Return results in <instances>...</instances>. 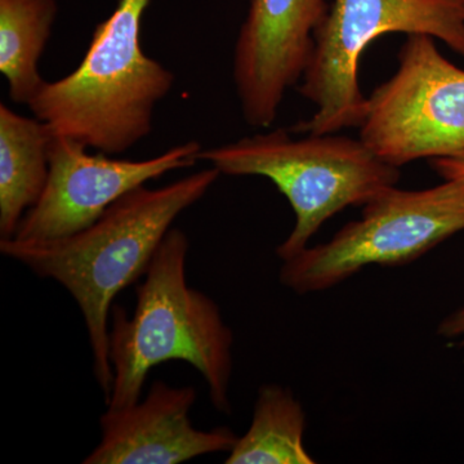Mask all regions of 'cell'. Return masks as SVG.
<instances>
[{
	"label": "cell",
	"instance_id": "14",
	"mask_svg": "<svg viewBox=\"0 0 464 464\" xmlns=\"http://www.w3.org/2000/svg\"><path fill=\"white\" fill-rule=\"evenodd\" d=\"M429 164L445 181L464 183V150L448 157L429 159Z\"/></svg>",
	"mask_w": 464,
	"mask_h": 464
},
{
	"label": "cell",
	"instance_id": "7",
	"mask_svg": "<svg viewBox=\"0 0 464 464\" xmlns=\"http://www.w3.org/2000/svg\"><path fill=\"white\" fill-rule=\"evenodd\" d=\"M399 67L368 97L360 139L402 167L464 150V70L440 53L433 36L408 35Z\"/></svg>",
	"mask_w": 464,
	"mask_h": 464
},
{
	"label": "cell",
	"instance_id": "4",
	"mask_svg": "<svg viewBox=\"0 0 464 464\" xmlns=\"http://www.w3.org/2000/svg\"><path fill=\"white\" fill-rule=\"evenodd\" d=\"M290 133L279 128L199 155L221 174L265 177L288 199L295 225L276 248L283 262L307 248L324 222L344 208L364 207L401 176L400 168L382 160L362 139L333 133L292 139Z\"/></svg>",
	"mask_w": 464,
	"mask_h": 464
},
{
	"label": "cell",
	"instance_id": "13",
	"mask_svg": "<svg viewBox=\"0 0 464 464\" xmlns=\"http://www.w3.org/2000/svg\"><path fill=\"white\" fill-rule=\"evenodd\" d=\"M306 415L286 387L265 384L258 391L252 424L237 439L226 464H314L304 444Z\"/></svg>",
	"mask_w": 464,
	"mask_h": 464
},
{
	"label": "cell",
	"instance_id": "12",
	"mask_svg": "<svg viewBox=\"0 0 464 464\" xmlns=\"http://www.w3.org/2000/svg\"><path fill=\"white\" fill-rule=\"evenodd\" d=\"M57 12L56 0H0V72L14 102L29 105L45 84L39 61Z\"/></svg>",
	"mask_w": 464,
	"mask_h": 464
},
{
	"label": "cell",
	"instance_id": "15",
	"mask_svg": "<svg viewBox=\"0 0 464 464\" xmlns=\"http://www.w3.org/2000/svg\"><path fill=\"white\" fill-rule=\"evenodd\" d=\"M439 334L445 338L462 337L464 344V307L442 320L439 325Z\"/></svg>",
	"mask_w": 464,
	"mask_h": 464
},
{
	"label": "cell",
	"instance_id": "6",
	"mask_svg": "<svg viewBox=\"0 0 464 464\" xmlns=\"http://www.w3.org/2000/svg\"><path fill=\"white\" fill-rule=\"evenodd\" d=\"M464 230V183L426 190L389 188L364 206L362 218L328 243L284 261L280 282L297 295L320 292L371 265L411 264Z\"/></svg>",
	"mask_w": 464,
	"mask_h": 464
},
{
	"label": "cell",
	"instance_id": "10",
	"mask_svg": "<svg viewBox=\"0 0 464 464\" xmlns=\"http://www.w3.org/2000/svg\"><path fill=\"white\" fill-rule=\"evenodd\" d=\"M195 401V387L155 381L136 404L108 408L101 415L100 444L83 463L179 464L206 454L230 453L239 438L227 427L203 431L192 426Z\"/></svg>",
	"mask_w": 464,
	"mask_h": 464
},
{
	"label": "cell",
	"instance_id": "3",
	"mask_svg": "<svg viewBox=\"0 0 464 464\" xmlns=\"http://www.w3.org/2000/svg\"><path fill=\"white\" fill-rule=\"evenodd\" d=\"M150 2L119 0L94 29L81 65L60 81L45 82L27 105L51 136L115 155L152 132L155 108L172 90L174 74L142 50Z\"/></svg>",
	"mask_w": 464,
	"mask_h": 464
},
{
	"label": "cell",
	"instance_id": "8",
	"mask_svg": "<svg viewBox=\"0 0 464 464\" xmlns=\"http://www.w3.org/2000/svg\"><path fill=\"white\" fill-rule=\"evenodd\" d=\"M201 150L199 142L188 141L155 158L125 160L108 158L101 151L88 154L83 143L51 136L47 185L14 237L54 240L84 230L128 192L172 170L194 167Z\"/></svg>",
	"mask_w": 464,
	"mask_h": 464
},
{
	"label": "cell",
	"instance_id": "5",
	"mask_svg": "<svg viewBox=\"0 0 464 464\" xmlns=\"http://www.w3.org/2000/svg\"><path fill=\"white\" fill-rule=\"evenodd\" d=\"M391 33L426 34L464 57L462 0H333L299 85L316 112L290 132L331 134L360 128L368 110L359 84L360 57L374 39Z\"/></svg>",
	"mask_w": 464,
	"mask_h": 464
},
{
	"label": "cell",
	"instance_id": "9",
	"mask_svg": "<svg viewBox=\"0 0 464 464\" xmlns=\"http://www.w3.org/2000/svg\"><path fill=\"white\" fill-rule=\"evenodd\" d=\"M325 0H250L234 51L235 87L244 121L267 128L301 81L328 14Z\"/></svg>",
	"mask_w": 464,
	"mask_h": 464
},
{
	"label": "cell",
	"instance_id": "1",
	"mask_svg": "<svg viewBox=\"0 0 464 464\" xmlns=\"http://www.w3.org/2000/svg\"><path fill=\"white\" fill-rule=\"evenodd\" d=\"M215 167L159 188H134L94 224L45 241L0 240V252L67 290L83 314L93 373L105 401L111 392L109 315L121 290L145 276L174 219L206 197L218 179Z\"/></svg>",
	"mask_w": 464,
	"mask_h": 464
},
{
	"label": "cell",
	"instance_id": "16",
	"mask_svg": "<svg viewBox=\"0 0 464 464\" xmlns=\"http://www.w3.org/2000/svg\"><path fill=\"white\" fill-rule=\"evenodd\" d=\"M462 3H463V7H464V0H462Z\"/></svg>",
	"mask_w": 464,
	"mask_h": 464
},
{
	"label": "cell",
	"instance_id": "11",
	"mask_svg": "<svg viewBox=\"0 0 464 464\" xmlns=\"http://www.w3.org/2000/svg\"><path fill=\"white\" fill-rule=\"evenodd\" d=\"M51 134L36 118L0 103V240L12 239L50 176Z\"/></svg>",
	"mask_w": 464,
	"mask_h": 464
},
{
	"label": "cell",
	"instance_id": "2",
	"mask_svg": "<svg viewBox=\"0 0 464 464\" xmlns=\"http://www.w3.org/2000/svg\"><path fill=\"white\" fill-rule=\"evenodd\" d=\"M188 248L185 232L170 228L150 262L145 280L136 288L132 316L112 304L109 359L114 381L106 400L109 409L136 404L154 366L181 360L206 380L216 411L231 413L228 387L234 334L218 304L188 285Z\"/></svg>",
	"mask_w": 464,
	"mask_h": 464
}]
</instances>
